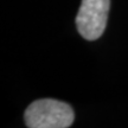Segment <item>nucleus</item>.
Wrapping results in <instances>:
<instances>
[{"label": "nucleus", "mask_w": 128, "mask_h": 128, "mask_svg": "<svg viewBox=\"0 0 128 128\" xmlns=\"http://www.w3.org/2000/svg\"><path fill=\"white\" fill-rule=\"evenodd\" d=\"M30 128H68L75 120L72 108L62 101L42 98L32 102L24 114Z\"/></svg>", "instance_id": "1"}, {"label": "nucleus", "mask_w": 128, "mask_h": 128, "mask_svg": "<svg viewBox=\"0 0 128 128\" xmlns=\"http://www.w3.org/2000/svg\"><path fill=\"white\" fill-rule=\"evenodd\" d=\"M110 0H82L77 17L76 28L87 40H95L104 32Z\"/></svg>", "instance_id": "2"}]
</instances>
